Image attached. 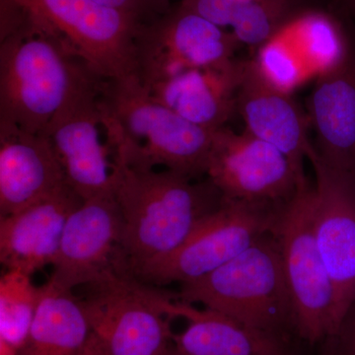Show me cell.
I'll return each instance as SVG.
<instances>
[{"instance_id": "cell-1", "label": "cell", "mask_w": 355, "mask_h": 355, "mask_svg": "<svg viewBox=\"0 0 355 355\" xmlns=\"http://www.w3.org/2000/svg\"><path fill=\"white\" fill-rule=\"evenodd\" d=\"M113 162L112 191L123 223L121 265L130 275L174 252L223 200L209 180L193 184L170 170Z\"/></svg>"}, {"instance_id": "cell-2", "label": "cell", "mask_w": 355, "mask_h": 355, "mask_svg": "<svg viewBox=\"0 0 355 355\" xmlns=\"http://www.w3.org/2000/svg\"><path fill=\"white\" fill-rule=\"evenodd\" d=\"M93 76L57 33L21 6L15 26L0 36V128L42 135Z\"/></svg>"}, {"instance_id": "cell-3", "label": "cell", "mask_w": 355, "mask_h": 355, "mask_svg": "<svg viewBox=\"0 0 355 355\" xmlns=\"http://www.w3.org/2000/svg\"><path fill=\"white\" fill-rule=\"evenodd\" d=\"M98 105L114 162L164 166L190 179L207 174L216 130L184 120L149 94L139 77L102 79Z\"/></svg>"}, {"instance_id": "cell-4", "label": "cell", "mask_w": 355, "mask_h": 355, "mask_svg": "<svg viewBox=\"0 0 355 355\" xmlns=\"http://www.w3.org/2000/svg\"><path fill=\"white\" fill-rule=\"evenodd\" d=\"M176 296L266 333L277 335L284 324L294 327L291 292L273 230L214 272L181 284Z\"/></svg>"}, {"instance_id": "cell-5", "label": "cell", "mask_w": 355, "mask_h": 355, "mask_svg": "<svg viewBox=\"0 0 355 355\" xmlns=\"http://www.w3.org/2000/svg\"><path fill=\"white\" fill-rule=\"evenodd\" d=\"M83 287L89 335L79 355L167 354L176 295L128 272H113Z\"/></svg>"}, {"instance_id": "cell-6", "label": "cell", "mask_w": 355, "mask_h": 355, "mask_svg": "<svg viewBox=\"0 0 355 355\" xmlns=\"http://www.w3.org/2000/svg\"><path fill=\"white\" fill-rule=\"evenodd\" d=\"M273 232L291 292L294 328L310 343L336 338L333 284L315 234L314 187L308 183L284 205Z\"/></svg>"}, {"instance_id": "cell-7", "label": "cell", "mask_w": 355, "mask_h": 355, "mask_svg": "<svg viewBox=\"0 0 355 355\" xmlns=\"http://www.w3.org/2000/svg\"><path fill=\"white\" fill-rule=\"evenodd\" d=\"M64 40L103 79L139 77L137 39L144 25L95 0H15Z\"/></svg>"}, {"instance_id": "cell-8", "label": "cell", "mask_w": 355, "mask_h": 355, "mask_svg": "<svg viewBox=\"0 0 355 355\" xmlns=\"http://www.w3.org/2000/svg\"><path fill=\"white\" fill-rule=\"evenodd\" d=\"M282 207H261L223 198L178 249L133 277L153 286L193 282L214 272L273 230Z\"/></svg>"}, {"instance_id": "cell-9", "label": "cell", "mask_w": 355, "mask_h": 355, "mask_svg": "<svg viewBox=\"0 0 355 355\" xmlns=\"http://www.w3.org/2000/svg\"><path fill=\"white\" fill-rule=\"evenodd\" d=\"M205 175L226 200L261 207H284L308 184L277 147L226 127L216 132Z\"/></svg>"}, {"instance_id": "cell-10", "label": "cell", "mask_w": 355, "mask_h": 355, "mask_svg": "<svg viewBox=\"0 0 355 355\" xmlns=\"http://www.w3.org/2000/svg\"><path fill=\"white\" fill-rule=\"evenodd\" d=\"M240 44L230 32L174 3L142 27L137 76L146 86L183 70L226 67L234 62Z\"/></svg>"}, {"instance_id": "cell-11", "label": "cell", "mask_w": 355, "mask_h": 355, "mask_svg": "<svg viewBox=\"0 0 355 355\" xmlns=\"http://www.w3.org/2000/svg\"><path fill=\"white\" fill-rule=\"evenodd\" d=\"M103 78L91 76L42 135L50 141L67 186L83 200L112 190L114 162L103 144L98 96Z\"/></svg>"}, {"instance_id": "cell-12", "label": "cell", "mask_w": 355, "mask_h": 355, "mask_svg": "<svg viewBox=\"0 0 355 355\" xmlns=\"http://www.w3.org/2000/svg\"><path fill=\"white\" fill-rule=\"evenodd\" d=\"M307 159L316 177L315 234L333 284L335 318L340 330L355 300V177L327 165L314 146Z\"/></svg>"}, {"instance_id": "cell-13", "label": "cell", "mask_w": 355, "mask_h": 355, "mask_svg": "<svg viewBox=\"0 0 355 355\" xmlns=\"http://www.w3.org/2000/svg\"><path fill=\"white\" fill-rule=\"evenodd\" d=\"M121 216L110 190L83 203L67 219L49 282L74 291L123 272L121 266Z\"/></svg>"}, {"instance_id": "cell-14", "label": "cell", "mask_w": 355, "mask_h": 355, "mask_svg": "<svg viewBox=\"0 0 355 355\" xmlns=\"http://www.w3.org/2000/svg\"><path fill=\"white\" fill-rule=\"evenodd\" d=\"M69 186L48 198L0 217V263L32 275L57 258L70 214L83 203Z\"/></svg>"}, {"instance_id": "cell-15", "label": "cell", "mask_w": 355, "mask_h": 355, "mask_svg": "<svg viewBox=\"0 0 355 355\" xmlns=\"http://www.w3.org/2000/svg\"><path fill=\"white\" fill-rule=\"evenodd\" d=\"M288 94L270 83L254 60H248L236 92V112L247 132L277 147L304 171L303 161L313 144L304 116Z\"/></svg>"}, {"instance_id": "cell-16", "label": "cell", "mask_w": 355, "mask_h": 355, "mask_svg": "<svg viewBox=\"0 0 355 355\" xmlns=\"http://www.w3.org/2000/svg\"><path fill=\"white\" fill-rule=\"evenodd\" d=\"M67 184L44 135L0 128V216L15 214Z\"/></svg>"}, {"instance_id": "cell-17", "label": "cell", "mask_w": 355, "mask_h": 355, "mask_svg": "<svg viewBox=\"0 0 355 355\" xmlns=\"http://www.w3.org/2000/svg\"><path fill=\"white\" fill-rule=\"evenodd\" d=\"M318 155L355 177V53L320 74L309 100Z\"/></svg>"}, {"instance_id": "cell-18", "label": "cell", "mask_w": 355, "mask_h": 355, "mask_svg": "<svg viewBox=\"0 0 355 355\" xmlns=\"http://www.w3.org/2000/svg\"><path fill=\"white\" fill-rule=\"evenodd\" d=\"M243 64L234 60L223 67L183 70L144 87L184 120L217 130L236 112Z\"/></svg>"}, {"instance_id": "cell-19", "label": "cell", "mask_w": 355, "mask_h": 355, "mask_svg": "<svg viewBox=\"0 0 355 355\" xmlns=\"http://www.w3.org/2000/svg\"><path fill=\"white\" fill-rule=\"evenodd\" d=\"M176 317L188 326L173 334L172 345L180 355H286L275 334L238 323L220 313L198 309L177 298Z\"/></svg>"}, {"instance_id": "cell-20", "label": "cell", "mask_w": 355, "mask_h": 355, "mask_svg": "<svg viewBox=\"0 0 355 355\" xmlns=\"http://www.w3.org/2000/svg\"><path fill=\"white\" fill-rule=\"evenodd\" d=\"M89 335L85 308L73 291L48 282L19 355H79Z\"/></svg>"}, {"instance_id": "cell-21", "label": "cell", "mask_w": 355, "mask_h": 355, "mask_svg": "<svg viewBox=\"0 0 355 355\" xmlns=\"http://www.w3.org/2000/svg\"><path fill=\"white\" fill-rule=\"evenodd\" d=\"M258 51L294 10L291 0H173Z\"/></svg>"}, {"instance_id": "cell-22", "label": "cell", "mask_w": 355, "mask_h": 355, "mask_svg": "<svg viewBox=\"0 0 355 355\" xmlns=\"http://www.w3.org/2000/svg\"><path fill=\"white\" fill-rule=\"evenodd\" d=\"M275 35L319 76L342 64L352 51L340 21L324 11L294 9Z\"/></svg>"}, {"instance_id": "cell-23", "label": "cell", "mask_w": 355, "mask_h": 355, "mask_svg": "<svg viewBox=\"0 0 355 355\" xmlns=\"http://www.w3.org/2000/svg\"><path fill=\"white\" fill-rule=\"evenodd\" d=\"M40 297L41 286L33 284L31 275L6 270L0 279V340L20 352L29 335Z\"/></svg>"}, {"instance_id": "cell-24", "label": "cell", "mask_w": 355, "mask_h": 355, "mask_svg": "<svg viewBox=\"0 0 355 355\" xmlns=\"http://www.w3.org/2000/svg\"><path fill=\"white\" fill-rule=\"evenodd\" d=\"M254 58L263 76L275 87L289 93L304 78L305 62L286 42L273 35L261 48Z\"/></svg>"}, {"instance_id": "cell-25", "label": "cell", "mask_w": 355, "mask_h": 355, "mask_svg": "<svg viewBox=\"0 0 355 355\" xmlns=\"http://www.w3.org/2000/svg\"><path fill=\"white\" fill-rule=\"evenodd\" d=\"M103 6L111 7L114 10L127 14L147 24L159 16L167 12L174 2L173 0H95Z\"/></svg>"}, {"instance_id": "cell-26", "label": "cell", "mask_w": 355, "mask_h": 355, "mask_svg": "<svg viewBox=\"0 0 355 355\" xmlns=\"http://www.w3.org/2000/svg\"><path fill=\"white\" fill-rule=\"evenodd\" d=\"M342 355H355V300L343 318L338 335Z\"/></svg>"}, {"instance_id": "cell-27", "label": "cell", "mask_w": 355, "mask_h": 355, "mask_svg": "<svg viewBox=\"0 0 355 355\" xmlns=\"http://www.w3.org/2000/svg\"><path fill=\"white\" fill-rule=\"evenodd\" d=\"M19 350L4 340H0V355H19Z\"/></svg>"}, {"instance_id": "cell-28", "label": "cell", "mask_w": 355, "mask_h": 355, "mask_svg": "<svg viewBox=\"0 0 355 355\" xmlns=\"http://www.w3.org/2000/svg\"><path fill=\"white\" fill-rule=\"evenodd\" d=\"M340 4L343 7H345L347 12L355 20V0H343Z\"/></svg>"}, {"instance_id": "cell-29", "label": "cell", "mask_w": 355, "mask_h": 355, "mask_svg": "<svg viewBox=\"0 0 355 355\" xmlns=\"http://www.w3.org/2000/svg\"><path fill=\"white\" fill-rule=\"evenodd\" d=\"M166 355H180V354H178V352H176V350L174 349V347H173V345H172L171 349H170L169 352H168L167 354H166Z\"/></svg>"}, {"instance_id": "cell-30", "label": "cell", "mask_w": 355, "mask_h": 355, "mask_svg": "<svg viewBox=\"0 0 355 355\" xmlns=\"http://www.w3.org/2000/svg\"><path fill=\"white\" fill-rule=\"evenodd\" d=\"M338 1L340 2H340L343 1V0H338Z\"/></svg>"}]
</instances>
